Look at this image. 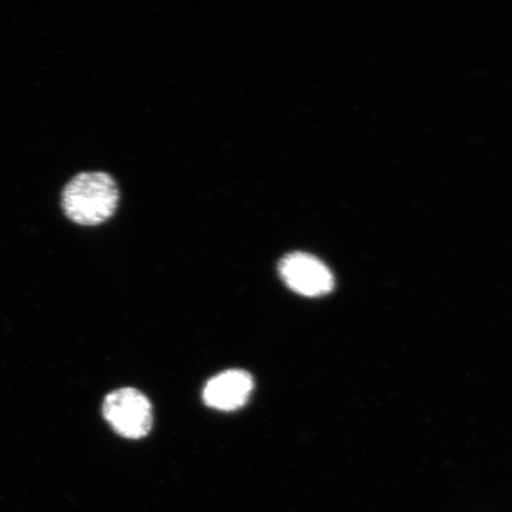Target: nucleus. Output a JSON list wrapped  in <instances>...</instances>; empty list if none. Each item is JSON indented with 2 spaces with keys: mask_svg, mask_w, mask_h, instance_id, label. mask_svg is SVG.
Instances as JSON below:
<instances>
[{
  "mask_svg": "<svg viewBox=\"0 0 512 512\" xmlns=\"http://www.w3.org/2000/svg\"><path fill=\"white\" fill-rule=\"evenodd\" d=\"M102 412L113 430L127 439L146 437L153 425L151 402L134 388H121L108 394Z\"/></svg>",
  "mask_w": 512,
  "mask_h": 512,
  "instance_id": "obj_2",
  "label": "nucleus"
},
{
  "mask_svg": "<svg viewBox=\"0 0 512 512\" xmlns=\"http://www.w3.org/2000/svg\"><path fill=\"white\" fill-rule=\"evenodd\" d=\"M278 270L284 283L304 297H322L334 290V275L323 261L311 254H288L280 260Z\"/></svg>",
  "mask_w": 512,
  "mask_h": 512,
  "instance_id": "obj_3",
  "label": "nucleus"
},
{
  "mask_svg": "<svg viewBox=\"0 0 512 512\" xmlns=\"http://www.w3.org/2000/svg\"><path fill=\"white\" fill-rule=\"evenodd\" d=\"M253 388V377L247 371L226 370L207 382L203 389V401L217 411H236L246 405Z\"/></svg>",
  "mask_w": 512,
  "mask_h": 512,
  "instance_id": "obj_4",
  "label": "nucleus"
},
{
  "mask_svg": "<svg viewBox=\"0 0 512 512\" xmlns=\"http://www.w3.org/2000/svg\"><path fill=\"white\" fill-rule=\"evenodd\" d=\"M119 190L105 172H82L62 192V208L68 219L81 226H98L114 214Z\"/></svg>",
  "mask_w": 512,
  "mask_h": 512,
  "instance_id": "obj_1",
  "label": "nucleus"
}]
</instances>
